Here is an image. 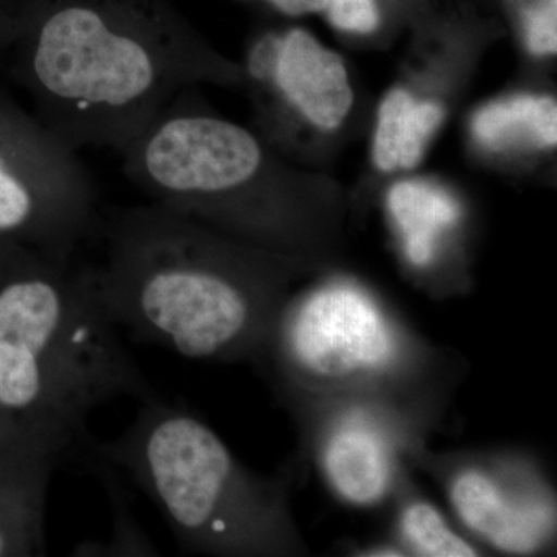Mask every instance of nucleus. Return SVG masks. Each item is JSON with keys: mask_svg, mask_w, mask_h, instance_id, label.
I'll return each instance as SVG.
<instances>
[{"mask_svg": "<svg viewBox=\"0 0 557 557\" xmlns=\"http://www.w3.org/2000/svg\"><path fill=\"white\" fill-rule=\"evenodd\" d=\"M527 42L534 54L555 53L557 49L556 0H542L528 11Z\"/></svg>", "mask_w": 557, "mask_h": 557, "instance_id": "nucleus-17", "label": "nucleus"}, {"mask_svg": "<svg viewBox=\"0 0 557 557\" xmlns=\"http://www.w3.org/2000/svg\"><path fill=\"white\" fill-rule=\"evenodd\" d=\"M289 417L330 494L355 509L388 505L406 469L412 467L410 454L431 437L383 409L317 406Z\"/></svg>", "mask_w": 557, "mask_h": 557, "instance_id": "nucleus-9", "label": "nucleus"}, {"mask_svg": "<svg viewBox=\"0 0 557 557\" xmlns=\"http://www.w3.org/2000/svg\"><path fill=\"white\" fill-rule=\"evenodd\" d=\"M348 556L362 557H408L405 549L399 547L397 542L391 536L380 539V541L368 542V544L348 545L344 548Z\"/></svg>", "mask_w": 557, "mask_h": 557, "instance_id": "nucleus-19", "label": "nucleus"}, {"mask_svg": "<svg viewBox=\"0 0 557 557\" xmlns=\"http://www.w3.org/2000/svg\"><path fill=\"white\" fill-rule=\"evenodd\" d=\"M416 471L434 480L460 530L487 555H552L557 542V500L544 465L515 448L434 450L409 456Z\"/></svg>", "mask_w": 557, "mask_h": 557, "instance_id": "nucleus-7", "label": "nucleus"}, {"mask_svg": "<svg viewBox=\"0 0 557 557\" xmlns=\"http://www.w3.org/2000/svg\"><path fill=\"white\" fill-rule=\"evenodd\" d=\"M248 78L324 131L341 126L354 102L343 60L299 28L278 33L276 60Z\"/></svg>", "mask_w": 557, "mask_h": 557, "instance_id": "nucleus-10", "label": "nucleus"}, {"mask_svg": "<svg viewBox=\"0 0 557 557\" xmlns=\"http://www.w3.org/2000/svg\"><path fill=\"white\" fill-rule=\"evenodd\" d=\"M84 453L126 472L160 509L185 552L313 555L293 512L295 469L252 471L214 429L185 408L146 399L123 434L110 442L91 438Z\"/></svg>", "mask_w": 557, "mask_h": 557, "instance_id": "nucleus-5", "label": "nucleus"}, {"mask_svg": "<svg viewBox=\"0 0 557 557\" xmlns=\"http://www.w3.org/2000/svg\"><path fill=\"white\" fill-rule=\"evenodd\" d=\"M120 397H156L83 270L38 249L22 252L0 281V409L22 429L86 448L95 409Z\"/></svg>", "mask_w": 557, "mask_h": 557, "instance_id": "nucleus-4", "label": "nucleus"}, {"mask_svg": "<svg viewBox=\"0 0 557 557\" xmlns=\"http://www.w3.org/2000/svg\"><path fill=\"white\" fill-rule=\"evenodd\" d=\"M475 138L491 149L515 146L548 148L557 143V106L553 98L522 97L491 102L472 123Z\"/></svg>", "mask_w": 557, "mask_h": 557, "instance_id": "nucleus-15", "label": "nucleus"}, {"mask_svg": "<svg viewBox=\"0 0 557 557\" xmlns=\"http://www.w3.org/2000/svg\"><path fill=\"white\" fill-rule=\"evenodd\" d=\"M42 3L44 0H0V39L21 38Z\"/></svg>", "mask_w": 557, "mask_h": 557, "instance_id": "nucleus-18", "label": "nucleus"}, {"mask_svg": "<svg viewBox=\"0 0 557 557\" xmlns=\"http://www.w3.org/2000/svg\"><path fill=\"white\" fill-rule=\"evenodd\" d=\"M69 457L58 440L38 432L22 438L16 461L0 482V556L44 555V505L54 471Z\"/></svg>", "mask_w": 557, "mask_h": 557, "instance_id": "nucleus-11", "label": "nucleus"}, {"mask_svg": "<svg viewBox=\"0 0 557 557\" xmlns=\"http://www.w3.org/2000/svg\"><path fill=\"white\" fill-rule=\"evenodd\" d=\"M265 2L289 16L318 13V11L327 10L329 5V0H265Z\"/></svg>", "mask_w": 557, "mask_h": 557, "instance_id": "nucleus-20", "label": "nucleus"}, {"mask_svg": "<svg viewBox=\"0 0 557 557\" xmlns=\"http://www.w3.org/2000/svg\"><path fill=\"white\" fill-rule=\"evenodd\" d=\"M0 112V236L72 260L97 226L95 186L73 149L40 120Z\"/></svg>", "mask_w": 557, "mask_h": 557, "instance_id": "nucleus-8", "label": "nucleus"}, {"mask_svg": "<svg viewBox=\"0 0 557 557\" xmlns=\"http://www.w3.org/2000/svg\"><path fill=\"white\" fill-rule=\"evenodd\" d=\"M21 38L38 120L76 150L121 152L222 72L171 0H44Z\"/></svg>", "mask_w": 557, "mask_h": 557, "instance_id": "nucleus-2", "label": "nucleus"}, {"mask_svg": "<svg viewBox=\"0 0 557 557\" xmlns=\"http://www.w3.org/2000/svg\"><path fill=\"white\" fill-rule=\"evenodd\" d=\"M123 171L152 203L269 251L287 244L281 214L258 196L267 157L244 127L180 91L120 152Z\"/></svg>", "mask_w": 557, "mask_h": 557, "instance_id": "nucleus-6", "label": "nucleus"}, {"mask_svg": "<svg viewBox=\"0 0 557 557\" xmlns=\"http://www.w3.org/2000/svg\"><path fill=\"white\" fill-rule=\"evenodd\" d=\"M416 469H406L392 496L391 537L416 557H480L485 549L468 537L442 508L421 491Z\"/></svg>", "mask_w": 557, "mask_h": 557, "instance_id": "nucleus-13", "label": "nucleus"}, {"mask_svg": "<svg viewBox=\"0 0 557 557\" xmlns=\"http://www.w3.org/2000/svg\"><path fill=\"white\" fill-rule=\"evenodd\" d=\"M330 21L346 32L370 33L379 27L375 0H329Z\"/></svg>", "mask_w": 557, "mask_h": 557, "instance_id": "nucleus-16", "label": "nucleus"}, {"mask_svg": "<svg viewBox=\"0 0 557 557\" xmlns=\"http://www.w3.org/2000/svg\"><path fill=\"white\" fill-rule=\"evenodd\" d=\"M100 262L81 267L115 327L199 361L262 357L292 293L287 263L163 205L119 209Z\"/></svg>", "mask_w": 557, "mask_h": 557, "instance_id": "nucleus-1", "label": "nucleus"}, {"mask_svg": "<svg viewBox=\"0 0 557 557\" xmlns=\"http://www.w3.org/2000/svg\"><path fill=\"white\" fill-rule=\"evenodd\" d=\"M287 412L383 409L429 435L467 375L461 355L432 343L376 293L333 277L289 296L256 362Z\"/></svg>", "mask_w": 557, "mask_h": 557, "instance_id": "nucleus-3", "label": "nucleus"}, {"mask_svg": "<svg viewBox=\"0 0 557 557\" xmlns=\"http://www.w3.org/2000/svg\"><path fill=\"white\" fill-rule=\"evenodd\" d=\"M442 119L435 102L417 101L406 90L391 91L380 108L373 143L376 166L384 172L416 168Z\"/></svg>", "mask_w": 557, "mask_h": 557, "instance_id": "nucleus-14", "label": "nucleus"}, {"mask_svg": "<svg viewBox=\"0 0 557 557\" xmlns=\"http://www.w3.org/2000/svg\"><path fill=\"white\" fill-rule=\"evenodd\" d=\"M387 212L403 259L417 271L438 265L446 240L463 218V209L449 193L413 180L392 186Z\"/></svg>", "mask_w": 557, "mask_h": 557, "instance_id": "nucleus-12", "label": "nucleus"}]
</instances>
